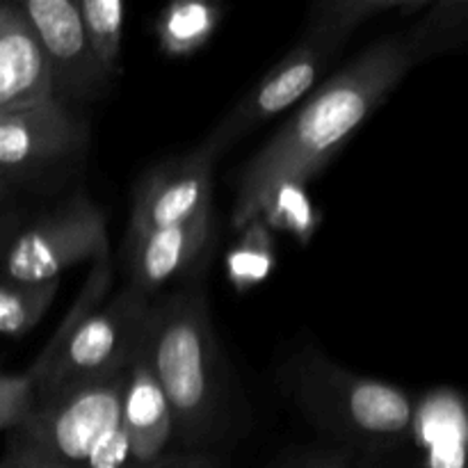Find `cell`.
<instances>
[{
	"label": "cell",
	"instance_id": "1",
	"mask_svg": "<svg viewBox=\"0 0 468 468\" xmlns=\"http://www.w3.org/2000/svg\"><path fill=\"white\" fill-rule=\"evenodd\" d=\"M414 67L419 62L407 37L388 35L329 78L245 165L233 227L254 219L282 187L306 186L318 176Z\"/></svg>",
	"mask_w": 468,
	"mask_h": 468
},
{
	"label": "cell",
	"instance_id": "2",
	"mask_svg": "<svg viewBox=\"0 0 468 468\" xmlns=\"http://www.w3.org/2000/svg\"><path fill=\"white\" fill-rule=\"evenodd\" d=\"M110 282L112 265L105 256L96 261L76 304L27 368L35 400L128 370L140 347L151 297L126 286L99 306Z\"/></svg>",
	"mask_w": 468,
	"mask_h": 468
},
{
	"label": "cell",
	"instance_id": "3",
	"mask_svg": "<svg viewBox=\"0 0 468 468\" xmlns=\"http://www.w3.org/2000/svg\"><path fill=\"white\" fill-rule=\"evenodd\" d=\"M140 356L172 411L174 439L195 448L210 432L219 400L218 347L204 288H181L149 306Z\"/></svg>",
	"mask_w": 468,
	"mask_h": 468
},
{
	"label": "cell",
	"instance_id": "4",
	"mask_svg": "<svg viewBox=\"0 0 468 468\" xmlns=\"http://www.w3.org/2000/svg\"><path fill=\"white\" fill-rule=\"evenodd\" d=\"M286 387L318 428L347 446L387 451L411 439L414 400L402 388L350 373L320 352H300L288 364Z\"/></svg>",
	"mask_w": 468,
	"mask_h": 468
},
{
	"label": "cell",
	"instance_id": "5",
	"mask_svg": "<svg viewBox=\"0 0 468 468\" xmlns=\"http://www.w3.org/2000/svg\"><path fill=\"white\" fill-rule=\"evenodd\" d=\"M126 373L35 400L7 432L5 460L14 468H85L99 439L119 423Z\"/></svg>",
	"mask_w": 468,
	"mask_h": 468
},
{
	"label": "cell",
	"instance_id": "6",
	"mask_svg": "<svg viewBox=\"0 0 468 468\" xmlns=\"http://www.w3.org/2000/svg\"><path fill=\"white\" fill-rule=\"evenodd\" d=\"M110 256L103 210L76 195L32 222H23L0 245V282H59L67 270Z\"/></svg>",
	"mask_w": 468,
	"mask_h": 468
},
{
	"label": "cell",
	"instance_id": "7",
	"mask_svg": "<svg viewBox=\"0 0 468 468\" xmlns=\"http://www.w3.org/2000/svg\"><path fill=\"white\" fill-rule=\"evenodd\" d=\"M350 37V32L309 16L304 35L297 39V44L256 82L254 90L215 126V131L199 146L219 158V154H224L247 133L304 99Z\"/></svg>",
	"mask_w": 468,
	"mask_h": 468
},
{
	"label": "cell",
	"instance_id": "8",
	"mask_svg": "<svg viewBox=\"0 0 468 468\" xmlns=\"http://www.w3.org/2000/svg\"><path fill=\"white\" fill-rule=\"evenodd\" d=\"M18 7L46 59L53 99L69 108L103 94L110 78L91 53L76 0H21Z\"/></svg>",
	"mask_w": 468,
	"mask_h": 468
},
{
	"label": "cell",
	"instance_id": "9",
	"mask_svg": "<svg viewBox=\"0 0 468 468\" xmlns=\"http://www.w3.org/2000/svg\"><path fill=\"white\" fill-rule=\"evenodd\" d=\"M87 144V123L55 99L0 114V176L21 181L71 158Z\"/></svg>",
	"mask_w": 468,
	"mask_h": 468
},
{
	"label": "cell",
	"instance_id": "10",
	"mask_svg": "<svg viewBox=\"0 0 468 468\" xmlns=\"http://www.w3.org/2000/svg\"><path fill=\"white\" fill-rule=\"evenodd\" d=\"M215 160L199 146L151 169L135 190L128 236L190 222L213 210Z\"/></svg>",
	"mask_w": 468,
	"mask_h": 468
},
{
	"label": "cell",
	"instance_id": "11",
	"mask_svg": "<svg viewBox=\"0 0 468 468\" xmlns=\"http://www.w3.org/2000/svg\"><path fill=\"white\" fill-rule=\"evenodd\" d=\"M213 238V210L174 227L128 236V286L151 297L186 277L204 259Z\"/></svg>",
	"mask_w": 468,
	"mask_h": 468
},
{
	"label": "cell",
	"instance_id": "12",
	"mask_svg": "<svg viewBox=\"0 0 468 468\" xmlns=\"http://www.w3.org/2000/svg\"><path fill=\"white\" fill-rule=\"evenodd\" d=\"M119 428L126 437L135 468H154L169 457L174 439V420L158 382L137 355L128 366L126 382L119 400Z\"/></svg>",
	"mask_w": 468,
	"mask_h": 468
},
{
	"label": "cell",
	"instance_id": "13",
	"mask_svg": "<svg viewBox=\"0 0 468 468\" xmlns=\"http://www.w3.org/2000/svg\"><path fill=\"white\" fill-rule=\"evenodd\" d=\"M53 99L39 44L18 3L0 0V114Z\"/></svg>",
	"mask_w": 468,
	"mask_h": 468
},
{
	"label": "cell",
	"instance_id": "14",
	"mask_svg": "<svg viewBox=\"0 0 468 468\" xmlns=\"http://www.w3.org/2000/svg\"><path fill=\"white\" fill-rule=\"evenodd\" d=\"M466 405L455 388H432L414 402L411 441L423 468H466Z\"/></svg>",
	"mask_w": 468,
	"mask_h": 468
},
{
	"label": "cell",
	"instance_id": "15",
	"mask_svg": "<svg viewBox=\"0 0 468 468\" xmlns=\"http://www.w3.org/2000/svg\"><path fill=\"white\" fill-rule=\"evenodd\" d=\"M222 7L215 3L186 0L174 3L158 18V44L169 58H187L197 53L218 30Z\"/></svg>",
	"mask_w": 468,
	"mask_h": 468
},
{
	"label": "cell",
	"instance_id": "16",
	"mask_svg": "<svg viewBox=\"0 0 468 468\" xmlns=\"http://www.w3.org/2000/svg\"><path fill=\"white\" fill-rule=\"evenodd\" d=\"M468 3L466 0H432L423 16L405 32L416 62L448 53L466 39Z\"/></svg>",
	"mask_w": 468,
	"mask_h": 468
},
{
	"label": "cell",
	"instance_id": "17",
	"mask_svg": "<svg viewBox=\"0 0 468 468\" xmlns=\"http://www.w3.org/2000/svg\"><path fill=\"white\" fill-rule=\"evenodd\" d=\"M82 27L96 62L112 80L122 73V46L126 5L122 0H76Z\"/></svg>",
	"mask_w": 468,
	"mask_h": 468
},
{
	"label": "cell",
	"instance_id": "18",
	"mask_svg": "<svg viewBox=\"0 0 468 468\" xmlns=\"http://www.w3.org/2000/svg\"><path fill=\"white\" fill-rule=\"evenodd\" d=\"M242 231L238 245L227 254V272L238 291H250L270 277L277 251L270 227L261 218L250 219Z\"/></svg>",
	"mask_w": 468,
	"mask_h": 468
},
{
	"label": "cell",
	"instance_id": "19",
	"mask_svg": "<svg viewBox=\"0 0 468 468\" xmlns=\"http://www.w3.org/2000/svg\"><path fill=\"white\" fill-rule=\"evenodd\" d=\"M59 282H0V336H26L55 302Z\"/></svg>",
	"mask_w": 468,
	"mask_h": 468
},
{
	"label": "cell",
	"instance_id": "20",
	"mask_svg": "<svg viewBox=\"0 0 468 468\" xmlns=\"http://www.w3.org/2000/svg\"><path fill=\"white\" fill-rule=\"evenodd\" d=\"M430 3L432 0H329V3H315L309 16L352 35L361 23L379 14H419L425 12Z\"/></svg>",
	"mask_w": 468,
	"mask_h": 468
},
{
	"label": "cell",
	"instance_id": "21",
	"mask_svg": "<svg viewBox=\"0 0 468 468\" xmlns=\"http://www.w3.org/2000/svg\"><path fill=\"white\" fill-rule=\"evenodd\" d=\"M256 218L263 219L268 227H277L282 231L292 233L300 240H306L318 227V218H315L314 206L306 197L304 186H288L277 190L265 201L263 210Z\"/></svg>",
	"mask_w": 468,
	"mask_h": 468
},
{
	"label": "cell",
	"instance_id": "22",
	"mask_svg": "<svg viewBox=\"0 0 468 468\" xmlns=\"http://www.w3.org/2000/svg\"><path fill=\"white\" fill-rule=\"evenodd\" d=\"M35 405V388L23 375L0 373V432L16 428Z\"/></svg>",
	"mask_w": 468,
	"mask_h": 468
},
{
	"label": "cell",
	"instance_id": "23",
	"mask_svg": "<svg viewBox=\"0 0 468 468\" xmlns=\"http://www.w3.org/2000/svg\"><path fill=\"white\" fill-rule=\"evenodd\" d=\"M292 468H352V451L341 448V451L314 452L297 462Z\"/></svg>",
	"mask_w": 468,
	"mask_h": 468
},
{
	"label": "cell",
	"instance_id": "24",
	"mask_svg": "<svg viewBox=\"0 0 468 468\" xmlns=\"http://www.w3.org/2000/svg\"><path fill=\"white\" fill-rule=\"evenodd\" d=\"M154 468H215L213 460L204 452H195V451H178L172 452L169 457H165L160 464H155Z\"/></svg>",
	"mask_w": 468,
	"mask_h": 468
},
{
	"label": "cell",
	"instance_id": "25",
	"mask_svg": "<svg viewBox=\"0 0 468 468\" xmlns=\"http://www.w3.org/2000/svg\"><path fill=\"white\" fill-rule=\"evenodd\" d=\"M23 224V215L18 210H3L0 208V245L16 231Z\"/></svg>",
	"mask_w": 468,
	"mask_h": 468
},
{
	"label": "cell",
	"instance_id": "26",
	"mask_svg": "<svg viewBox=\"0 0 468 468\" xmlns=\"http://www.w3.org/2000/svg\"><path fill=\"white\" fill-rule=\"evenodd\" d=\"M14 195V181H7V178L0 176V206Z\"/></svg>",
	"mask_w": 468,
	"mask_h": 468
},
{
	"label": "cell",
	"instance_id": "27",
	"mask_svg": "<svg viewBox=\"0 0 468 468\" xmlns=\"http://www.w3.org/2000/svg\"><path fill=\"white\" fill-rule=\"evenodd\" d=\"M0 468H14L12 464H9L7 460H5V457H0Z\"/></svg>",
	"mask_w": 468,
	"mask_h": 468
}]
</instances>
